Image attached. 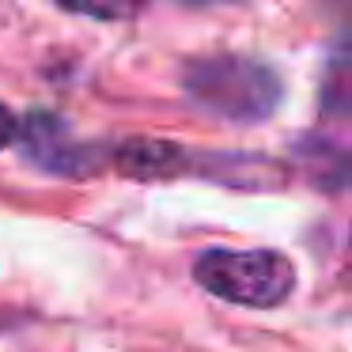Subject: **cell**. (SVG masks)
<instances>
[{
  "label": "cell",
  "mask_w": 352,
  "mask_h": 352,
  "mask_svg": "<svg viewBox=\"0 0 352 352\" xmlns=\"http://www.w3.org/2000/svg\"><path fill=\"white\" fill-rule=\"evenodd\" d=\"M186 95L228 122H265L284 99V84L254 57H205L186 69Z\"/></svg>",
  "instance_id": "6da1fadb"
},
{
  "label": "cell",
  "mask_w": 352,
  "mask_h": 352,
  "mask_svg": "<svg viewBox=\"0 0 352 352\" xmlns=\"http://www.w3.org/2000/svg\"><path fill=\"white\" fill-rule=\"evenodd\" d=\"M193 273L201 288L239 307H276L296 288L292 261L276 250H205Z\"/></svg>",
  "instance_id": "7a4b0ae2"
},
{
  "label": "cell",
  "mask_w": 352,
  "mask_h": 352,
  "mask_svg": "<svg viewBox=\"0 0 352 352\" xmlns=\"http://www.w3.org/2000/svg\"><path fill=\"white\" fill-rule=\"evenodd\" d=\"M16 137L27 160L34 167L50 170V175L84 178V175H95L102 163L99 148L80 144L69 133V125L57 114H46V110H34V114H27V122H16Z\"/></svg>",
  "instance_id": "3957f363"
},
{
  "label": "cell",
  "mask_w": 352,
  "mask_h": 352,
  "mask_svg": "<svg viewBox=\"0 0 352 352\" xmlns=\"http://www.w3.org/2000/svg\"><path fill=\"white\" fill-rule=\"evenodd\" d=\"M114 167L129 178L152 182V178H175L190 167L186 148L167 144V140H125L114 155Z\"/></svg>",
  "instance_id": "277c9868"
},
{
  "label": "cell",
  "mask_w": 352,
  "mask_h": 352,
  "mask_svg": "<svg viewBox=\"0 0 352 352\" xmlns=\"http://www.w3.org/2000/svg\"><path fill=\"white\" fill-rule=\"evenodd\" d=\"M65 12L76 16H91V19H129L140 12L144 0H57Z\"/></svg>",
  "instance_id": "5b68a950"
},
{
  "label": "cell",
  "mask_w": 352,
  "mask_h": 352,
  "mask_svg": "<svg viewBox=\"0 0 352 352\" xmlns=\"http://www.w3.org/2000/svg\"><path fill=\"white\" fill-rule=\"evenodd\" d=\"M326 107L337 110V114H344L349 110V61H344V54L333 57V76H329L326 84Z\"/></svg>",
  "instance_id": "8992f818"
},
{
  "label": "cell",
  "mask_w": 352,
  "mask_h": 352,
  "mask_svg": "<svg viewBox=\"0 0 352 352\" xmlns=\"http://www.w3.org/2000/svg\"><path fill=\"white\" fill-rule=\"evenodd\" d=\"M12 140H16V118H12V110L0 107V148H8Z\"/></svg>",
  "instance_id": "52a82bcc"
}]
</instances>
